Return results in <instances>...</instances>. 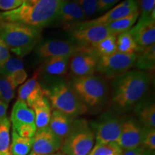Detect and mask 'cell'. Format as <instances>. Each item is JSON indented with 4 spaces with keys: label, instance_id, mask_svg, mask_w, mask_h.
<instances>
[{
    "label": "cell",
    "instance_id": "cell-1",
    "mask_svg": "<svg viewBox=\"0 0 155 155\" xmlns=\"http://www.w3.org/2000/svg\"><path fill=\"white\" fill-rule=\"evenodd\" d=\"M152 75L146 71H127L112 79L111 104L119 113L129 111L144 98L152 83Z\"/></svg>",
    "mask_w": 155,
    "mask_h": 155
},
{
    "label": "cell",
    "instance_id": "cell-2",
    "mask_svg": "<svg viewBox=\"0 0 155 155\" xmlns=\"http://www.w3.org/2000/svg\"><path fill=\"white\" fill-rule=\"evenodd\" d=\"M62 0H24L18 8L0 12V21L42 29L54 24Z\"/></svg>",
    "mask_w": 155,
    "mask_h": 155
},
{
    "label": "cell",
    "instance_id": "cell-3",
    "mask_svg": "<svg viewBox=\"0 0 155 155\" xmlns=\"http://www.w3.org/2000/svg\"><path fill=\"white\" fill-rule=\"evenodd\" d=\"M40 83L45 96L54 110L74 118L85 114L87 109L81 102L72 87L63 78L41 79Z\"/></svg>",
    "mask_w": 155,
    "mask_h": 155
},
{
    "label": "cell",
    "instance_id": "cell-4",
    "mask_svg": "<svg viewBox=\"0 0 155 155\" xmlns=\"http://www.w3.org/2000/svg\"><path fill=\"white\" fill-rule=\"evenodd\" d=\"M41 29L17 22L0 21V38L9 51L19 57L27 55L41 39Z\"/></svg>",
    "mask_w": 155,
    "mask_h": 155
},
{
    "label": "cell",
    "instance_id": "cell-5",
    "mask_svg": "<svg viewBox=\"0 0 155 155\" xmlns=\"http://www.w3.org/2000/svg\"><path fill=\"white\" fill-rule=\"evenodd\" d=\"M69 83L87 111L101 108L106 103L109 86L105 78L101 75L94 74L71 79Z\"/></svg>",
    "mask_w": 155,
    "mask_h": 155
},
{
    "label": "cell",
    "instance_id": "cell-6",
    "mask_svg": "<svg viewBox=\"0 0 155 155\" xmlns=\"http://www.w3.org/2000/svg\"><path fill=\"white\" fill-rule=\"evenodd\" d=\"M95 144L94 131L84 119L73 121L69 134L64 139L62 153L65 155H88Z\"/></svg>",
    "mask_w": 155,
    "mask_h": 155
},
{
    "label": "cell",
    "instance_id": "cell-7",
    "mask_svg": "<svg viewBox=\"0 0 155 155\" xmlns=\"http://www.w3.org/2000/svg\"><path fill=\"white\" fill-rule=\"evenodd\" d=\"M137 53L124 54L116 51L112 55L100 57L96 72L107 79H114L127 73L135 64Z\"/></svg>",
    "mask_w": 155,
    "mask_h": 155
},
{
    "label": "cell",
    "instance_id": "cell-8",
    "mask_svg": "<svg viewBox=\"0 0 155 155\" xmlns=\"http://www.w3.org/2000/svg\"><path fill=\"white\" fill-rule=\"evenodd\" d=\"M98 59L99 57L91 47L78 46L70 58L68 68L71 79L94 75Z\"/></svg>",
    "mask_w": 155,
    "mask_h": 155
},
{
    "label": "cell",
    "instance_id": "cell-9",
    "mask_svg": "<svg viewBox=\"0 0 155 155\" xmlns=\"http://www.w3.org/2000/svg\"><path fill=\"white\" fill-rule=\"evenodd\" d=\"M35 120L33 110L25 103L17 99L11 113L10 122L12 129L21 137L32 138L37 131Z\"/></svg>",
    "mask_w": 155,
    "mask_h": 155
},
{
    "label": "cell",
    "instance_id": "cell-10",
    "mask_svg": "<svg viewBox=\"0 0 155 155\" xmlns=\"http://www.w3.org/2000/svg\"><path fill=\"white\" fill-rule=\"evenodd\" d=\"M96 144H108L119 140L121 129V119L111 112L104 114L96 121L93 122Z\"/></svg>",
    "mask_w": 155,
    "mask_h": 155
},
{
    "label": "cell",
    "instance_id": "cell-11",
    "mask_svg": "<svg viewBox=\"0 0 155 155\" xmlns=\"http://www.w3.org/2000/svg\"><path fill=\"white\" fill-rule=\"evenodd\" d=\"M66 30L71 41L83 47H92L111 35L106 25L71 27Z\"/></svg>",
    "mask_w": 155,
    "mask_h": 155
},
{
    "label": "cell",
    "instance_id": "cell-12",
    "mask_svg": "<svg viewBox=\"0 0 155 155\" xmlns=\"http://www.w3.org/2000/svg\"><path fill=\"white\" fill-rule=\"evenodd\" d=\"M78 48V46L70 39H48L37 45L35 53L42 61L53 57H71Z\"/></svg>",
    "mask_w": 155,
    "mask_h": 155
},
{
    "label": "cell",
    "instance_id": "cell-13",
    "mask_svg": "<svg viewBox=\"0 0 155 155\" xmlns=\"http://www.w3.org/2000/svg\"><path fill=\"white\" fill-rule=\"evenodd\" d=\"M146 129L138 121L131 117L121 119V129L116 144L123 150H131L140 147Z\"/></svg>",
    "mask_w": 155,
    "mask_h": 155
},
{
    "label": "cell",
    "instance_id": "cell-14",
    "mask_svg": "<svg viewBox=\"0 0 155 155\" xmlns=\"http://www.w3.org/2000/svg\"><path fill=\"white\" fill-rule=\"evenodd\" d=\"M137 10H139V0H124L113 7L111 9L108 10L102 16L91 19V20L84 21V22L71 26L70 28L106 25L114 21L123 18Z\"/></svg>",
    "mask_w": 155,
    "mask_h": 155
},
{
    "label": "cell",
    "instance_id": "cell-15",
    "mask_svg": "<svg viewBox=\"0 0 155 155\" xmlns=\"http://www.w3.org/2000/svg\"><path fill=\"white\" fill-rule=\"evenodd\" d=\"M63 139L56 136L49 127L37 129L33 137L32 152L37 155L51 154L61 149Z\"/></svg>",
    "mask_w": 155,
    "mask_h": 155
},
{
    "label": "cell",
    "instance_id": "cell-16",
    "mask_svg": "<svg viewBox=\"0 0 155 155\" xmlns=\"http://www.w3.org/2000/svg\"><path fill=\"white\" fill-rule=\"evenodd\" d=\"M86 19L80 5L75 0H62L53 25L56 23L66 30L71 26L84 22Z\"/></svg>",
    "mask_w": 155,
    "mask_h": 155
},
{
    "label": "cell",
    "instance_id": "cell-17",
    "mask_svg": "<svg viewBox=\"0 0 155 155\" xmlns=\"http://www.w3.org/2000/svg\"><path fill=\"white\" fill-rule=\"evenodd\" d=\"M129 32L138 46V52H139L154 44L155 20H153L151 17L147 19L139 18L137 25L130 29Z\"/></svg>",
    "mask_w": 155,
    "mask_h": 155
},
{
    "label": "cell",
    "instance_id": "cell-18",
    "mask_svg": "<svg viewBox=\"0 0 155 155\" xmlns=\"http://www.w3.org/2000/svg\"><path fill=\"white\" fill-rule=\"evenodd\" d=\"M71 57H53L43 60L38 70L40 79L63 78L69 68Z\"/></svg>",
    "mask_w": 155,
    "mask_h": 155
},
{
    "label": "cell",
    "instance_id": "cell-19",
    "mask_svg": "<svg viewBox=\"0 0 155 155\" xmlns=\"http://www.w3.org/2000/svg\"><path fill=\"white\" fill-rule=\"evenodd\" d=\"M38 80L39 73L35 72L18 89V99L25 103L30 108L39 98L45 96L43 89Z\"/></svg>",
    "mask_w": 155,
    "mask_h": 155
},
{
    "label": "cell",
    "instance_id": "cell-20",
    "mask_svg": "<svg viewBox=\"0 0 155 155\" xmlns=\"http://www.w3.org/2000/svg\"><path fill=\"white\" fill-rule=\"evenodd\" d=\"M73 123V118L57 110H54L51 114L48 127L56 136L63 141L71 132Z\"/></svg>",
    "mask_w": 155,
    "mask_h": 155
},
{
    "label": "cell",
    "instance_id": "cell-21",
    "mask_svg": "<svg viewBox=\"0 0 155 155\" xmlns=\"http://www.w3.org/2000/svg\"><path fill=\"white\" fill-rule=\"evenodd\" d=\"M134 112L139 122L146 129L155 127V104L154 101L146 99L140 101L134 106Z\"/></svg>",
    "mask_w": 155,
    "mask_h": 155
},
{
    "label": "cell",
    "instance_id": "cell-22",
    "mask_svg": "<svg viewBox=\"0 0 155 155\" xmlns=\"http://www.w3.org/2000/svg\"><path fill=\"white\" fill-rule=\"evenodd\" d=\"M33 110L35 117L37 129L48 127L51 117V106L46 96H42L34 103L31 107Z\"/></svg>",
    "mask_w": 155,
    "mask_h": 155
},
{
    "label": "cell",
    "instance_id": "cell-23",
    "mask_svg": "<svg viewBox=\"0 0 155 155\" xmlns=\"http://www.w3.org/2000/svg\"><path fill=\"white\" fill-rule=\"evenodd\" d=\"M135 66L139 71H153L155 68V45H152L137 53Z\"/></svg>",
    "mask_w": 155,
    "mask_h": 155
},
{
    "label": "cell",
    "instance_id": "cell-24",
    "mask_svg": "<svg viewBox=\"0 0 155 155\" xmlns=\"http://www.w3.org/2000/svg\"><path fill=\"white\" fill-rule=\"evenodd\" d=\"M33 137L27 138L19 136L14 129L12 131V141L9 146L10 155H28L32 150Z\"/></svg>",
    "mask_w": 155,
    "mask_h": 155
},
{
    "label": "cell",
    "instance_id": "cell-25",
    "mask_svg": "<svg viewBox=\"0 0 155 155\" xmlns=\"http://www.w3.org/2000/svg\"><path fill=\"white\" fill-rule=\"evenodd\" d=\"M139 16V11L137 10L123 18L109 23L106 26L107 27L110 33L118 36L122 32L130 30V29L137 21Z\"/></svg>",
    "mask_w": 155,
    "mask_h": 155
},
{
    "label": "cell",
    "instance_id": "cell-26",
    "mask_svg": "<svg viewBox=\"0 0 155 155\" xmlns=\"http://www.w3.org/2000/svg\"><path fill=\"white\" fill-rule=\"evenodd\" d=\"M138 46L131 35L129 31L122 32L116 38V50L119 53L124 54L137 53L138 52Z\"/></svg>",
    "mask_w": 155,
    "mask_h": 155
},
{
    "label": "cell",
    "instance_id": "cell-27",
    "mask_svg": "<svg viewBox=\"0 0 155 155\" xmlns=\"http://www.w3.org/2000/svg\"><path fill=\"white\" fill-rule=\"evenodd\" d=\"M116 38L117 35L111 34L91 48L99 58L112 55L117 51Z\"/></svg>",
    "mask_w": 155,
    "mask_h": 155
},
{
    "label": "cell",
    "instance_id": "cell-28",
    "mask_svg": "<svg viewBox=\"0 0 155 155\" xmlns=\"http://www.w3.org/2000/svg\"><path fill=\"white\" fill-rule=\"evenodd\" d=\"M11 122L6 116L0 121V155H10Z\"/></svg>",
    "mask_w": 155,
    "mask_h": 155
},
{
    "label": "cell",
    "instance_id": "cell-29",
    "mask_svg": "<svg viewBox=\"0 0 155 155\" xmlns=\"http://www.w3.org/2000/svg\"><path fill=\"white\" fill-rule=\"evenodd\" d=\"M124 150L115 142L94 144L88 155H122Z\"/></svg>",
    "mask_w": 155,
    "mask_h": 155
},
{
    "label": "cell",
    "instance_id": "cell-30",
    "mask_svg": "<svg viewBox=\"0 0 155 155\" xmlns=\"http://www.w3.org/2000/svg\"><path fill=\"white\" fill-rule=\"evenodd\" d=\"M24 69V63L19 58L10 57L0 68V75L8 77L19 70Z\"/></svg>",
    "mask_w": 155,
    "mask_h": 155
},
{
    "label": "cell",
    "instance_id": "cell-31",
    "mask_svg": "<svg viewBox=\"0 0 155 155\" xmlns=\"http://www.w3.org/2000/svg\"><path fill=\"white\" fill-rule=\"evenodd\" d=\"M15 88L7 77L0 75V100L9 104L14 98Z\"/></svg>",
    "mask_w": 155,
    "mask_h": 155
},
{
    "label": "cell",
    "instance_id": "cell-32",
    "mask_svg": "<svg viewBox=\"0 0 155 155\" xmlns=\"http://www.w3.org/2000/svg\"><path fill=\"white\" fill-rule=\"evenodd\" d=\"M80 5L86 19L98 15V0H75Z\"/></svg>",
    "mask_w": 155,
    "mask_h": 155
},
{
    "label": "cell",
    "instance_id": "cell-33",
    "mask_svg": "<svg viewBox=\"0 0 155 155\" xmlns=\"http://www.w3.org/2000/svg\"><path fill=\"white\" fill-rule=\"evenodd\" d=\"M141 144L147 150L154 151L155 150V130L154 129H146Z\"/></svg>",
    "mask_w": 155,
    "mask_h": 155
},
{
    "label": "cell",
    "instance_id": "cell-34",
    "mask_svg": "<svg viewBox=\"0 0 155 155\" xmlns=\"http://www.w3.org/2000/svg\"><path fill=\"white\" fill-rule=\"evenodd\" d=\"M7 78H8L9 82L11 83V84L12 85V86L15 88H16L17 86L22 84L27 80V78H28V73L25 71V69L19 70V71H16L13 74H12Z\"/></svg>",
    "mask_w": 155,
    "mask_h": 155
},
{
    "label": "cell",
    "instance_id": "cell-35",
    "mask_svg": "<svg viewBox=\"0 0 155 155\" xmlns=\"http://www.w3.org/2000/svg\"><path fill=\"white\" fill-rule=\"evenodd\" d=\"M141 19L150 17L153 9L155 8V0H140Z\"/></svg>",
    "mask_w": 155,
    "mask_h": 155
},
{
    "label": "cell",
    "instance_id": "cell-36",
    "mask_svg": "<svg viewBox=\"0 0 155 155\" xmlns=\"http://www.w3.org/2000/svg\"><path fill=\"white\" fill-rule=\"evenodd\" d=\"M24 0H0V10L9 12L14 10L22 5Z\"/></svg>",
    "mask_w": 155,
    "mask_h": 155
},
{
    "label": "cell",
    "instance_id": "cell-37",
    "mask_svg": "<svg viewBox=\"0 0 155 155\" xmlns=\"http://www.w3.org/2000/svg\"><path fill=\"white\" fill-rule=\"evenodd\" d=\"M119 1L120 0H98V15L109 10L110 8L114 7Z\"/></svg>",
    "mask_w": 155,
    "mask_h": 155
},
{
    "label": "cell",
    "instance_id": "cell-38",
    "mask_svg": "<svg viewBox=\"0 0 155 155\" xmlns=\"http://www.w3.org/2000/svg\"><path fill=\"white\" fill-rule=\"evenodd\" d=\"M122 155H153L152 151L147 150L142 146L131 150H124Z\"/></svg>",
    "mask_w": 155,
    "mask_h": 155
},
{
    "label": "cell",
    "instance_id": "cell-39",
    "mask_svg": "<svg viewBox=\"0 0 155 155\" xmlns=\"http://www.w3.org/2000/svg\"><path fill=\"white\" fill-rule=\"evenodd\" d=\"M10 57V51H9L8 48L6 46L5 42L0 38V68Z\"/></svg>",
    "mask_w": 155,
    "mask_h": 155
},
{
    "label": "cell",
    "instance_id": "cell-40",
    "mask_svg": "<svg viewBox=\"0 0 155 155\" xmlns=\"http://www.w3.org/2000/svg\"><path fill=\"white\" fill-rule=\"evenodd\" d=\"M7 108H8V104L0 100V121L7 116Z\"/></svg>",
    "mask_w": 155,
    "mask_h": 155
},
{
    "label": "cell",
    "instance_id": "cell-41",
    "mask_svg": "<svg viewBox=\"0 0 155 155\" xmlns=\"http://www.w3.org/2000/svg\"><path fill=\"white\" fill-rule=\"evenodd\" d=\"M45 155H65L63 154V153L62 152H55L54 153V154H45Z\"/></svg>",
    "mask_w": 155,
    "mask_h": 155
},
{
    "label": "cell",
    "instance_id": "cell-42",
    "mask_svg": "<svg viewBox=\"0 0 155 155\" xmlns=\"http://www.w3.org/2000/svg\"><path fill=\"white\" fill-rule=\"evenodd\" d=\"M28 155H37L36 154H35V153H33V152H30V154H28Z\"/></svg>",
    "mask_w": 155,
    "mask_h": 155
}]
</instances>
